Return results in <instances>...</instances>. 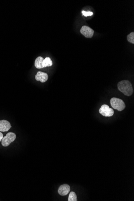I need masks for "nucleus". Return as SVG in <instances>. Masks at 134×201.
<instances>
[{
  "instance_id": "4468645a",
  "label": "nucleus",
  "mask_w": 134,
  "mask_h": 201,
  "mask_svg": "<svg viewBox=\"0 0 134 201\" xmlns=\"http://www.w3.org/2000/svg\"><path fill=\"white\" fill-rule=\"evenodd\" d=\"M3 134L2 133H1V131H0V142H1V140H2V139H3Z\"/></svg>"
},
{
  "instance_id": "39448f33",
  "label": "nucleus",
  "mask_w": 134,
  "mask_h": 201,
  "mask_svg": "<svg viewBox=\"0 0 134 201\" xmlns=\"http://www.w3.org/2000/svg\"><path fill=\"white\" fill-rule=\"evenodd\" d=\"M81 34L86 38H92L93 36L94 31L87 26H82L80 30Z\"/></svg>"
},
{
  "instance_id": "f03ea898",
  "label": "nucleus",
  "mask_w": 134,
  "mask_h": 201,
  "mask_svg": "<svg viewBox=\"0 0 134 201\" xmlns=\"http://www.w3.org/2000/svg\"><path fill=\"white\" fill-rule=\"evenodd\" d=\"M110 102L112 107L119 111H121L125 108V104L123 100L120 98H112Z\"/></svg>"
},
{
  "instance_id": "ddd939ff",
  "label": "nucleus",
  "mask_w": 134,
  "mask_h": 201,
  "mask_svg": "<svg viewBox=\"0 0 134 201\" xmlns=\"http://www.w3.org/2000/svg\"><path fill=\"white\" fill-rule=\"evenodd\" d=\"M82 13L83 15L85 17H88V16H92L93 15V13L92 12H86L85 11H83L82 12Z\"/></svg>"
},
{
  "instance_id": "6e6552de",
  "label": "nucleus",
  "mask_w": 134,
  "mask_h": 201,
  "mask_svg": "<svg viewBox=\"0 0 134 201\" xmlns=\"http://www.w3.org/2000/svg\"><path fill=\"white\" fill-rule=\"evenodd\" d=\"M11 124L6 120H2L0 121V131L6 132L10 129Z\"/></svg>"
},
{
  "instance_id": "9d476101",
  "label": "nucleus",
  "mask_w": 134,
  "mask_h": 201,
  "mask_svg": "<svg viewBox=\"0 0 134 201\" xmlns=\"http://www.w3.org/2000/svg\"><path fill=\"white\" fill-rule=\"evenodd\" d=\"M52 61L51 60L50 58H49V57H47L45 59H44L42 63L43 68L52 66Z\"/></svg>"
},
{
  "instance_id": "1a4fd4ad",
  "label": "nucleus",
  "mask_w": 134,
  "mask_h": 201,
  "mask_svg": "<svg viewBox=\"0 0 134 201\" xmlns=\"http://www.w3.org/2000/svg\"><path fill=\"white\" fill-rule=\"evenodd\" d=\"M44 59L42 57L40 56L36 58L35 62V66L38 69L43 68L42 63Z\"/></svg>"
},
{
  "instance_id": "f257e3e1",
  "label": "nucleus",
  "mask_w": 134,
  "mask_h": 201,
  "mask_svg": "<svg viewBox=\"0 0 134 201\" xmlns=\"http://www.w3.org/2000/svg\"><path fill=\"white\" fill-rule=\"evenodd\" d=\"M117 86L118 90L126 96H131L133 93L132 84L128 80H123L119 82Z\"/></svg>"
},
{
  "instance_id": "0eeeda50",
  "label": "nucleus",
  "mask_w": 134,
  "mask_h": 201,
  "mask_svg": "<svg viewBox=\"0 0 134 201\" xmlns=\"http://www.w3.org/2000/svg\"><path fill=\"white\" fill-rule=\"evenodd\" d=\"M36 80L37 81H40L42 83L46 82L48 79V76L47 73L42 72H38L36 75Z\"/></svg>"
},
{
  "instance_id": "f8f14e48",
  "label": "nucleus",
  "mask_w": 134,
  "mask_h": 201,
  "mask_svg": "<svg viewBox=\"0 0 134 201\" xmlns=\"http://www.w3.org/2000/svg\"><path fill=\"white\" fill-rule=\"evenodd\" d=\"M127 39L128 42L132 44H134V32H132L128 35Z\"/></svg>"
},
{
  "instance_id": "423d86ee",
  "label": "nucleus",
  "mask_w": 134,
  "mask_h": 201,
  "mask_svg": "<svg viewBox=\"0 0 134 201\" xmlns=\"http://www.w3.org/2000/svg\"><path fill=\"white\" fill-rule=\"evenodd\" d=\"M70 191V186L68 185L64 184L62 185H61L59 187L58 190V192L60 195L65 196L68 194Z\"/></svg>"
},
{
  "instance_id": "9b49d317",
  "label": "nucleus",
  "mask_w": 134,
  "mask_h": 201,
  "mask_svg": "<svg viewBox=\"0 0 134 201\" xmlns=\"http://www.w3.org/2000/svg\"><path fill=\"white\" fill-rule=\"evenodd\" d=\"M68 201H77V197L74 192H72L70 193L69 196Z\"/></svg>"
},
{
  "instance_id": "20e7f679",
  "label": "nucleus",
  "mask_w": 134,
  "mask_h": 201,
  "mask_svg": "<svg viewBox=\"0 0 134 201\" xmlns=\"http://www.w3.org/2000/svg\"><path fill=\"white\" fill-rule=\"evenodd\" d=\"M99 112L101 114L105 117H111L113 115L114 111L112 108H110L107 104H103L100 108Z\"/></svg>"
},
{
  "instance_id": "7ed1b4c3",
  "label": "nucleus",
  "mask_w": 134,
  "mask_h": 201,
  "mask_svg": "<svg viewBox=\"0 0 134 201\" xmlns=\"http://www.w3.org/2000/svg\"><path fill=\"white\" fill-rule=\"evenodd\" d=\"M16 138V135L14 133L9 132L2 139V145L3 146L7 147L13 142L14 141Z\"/></svg>"
}]
</instances>
